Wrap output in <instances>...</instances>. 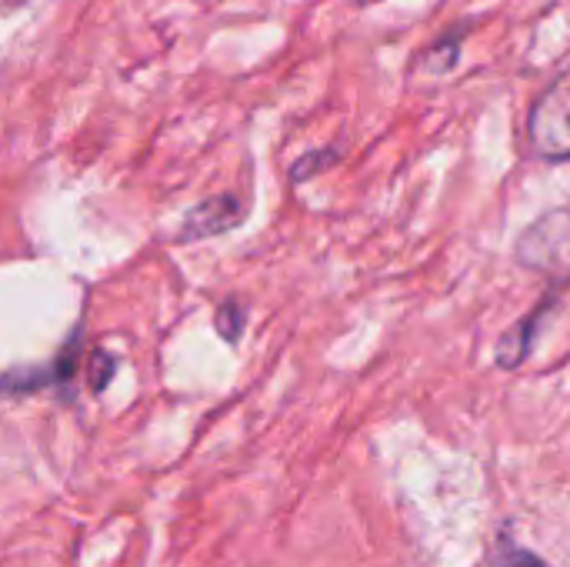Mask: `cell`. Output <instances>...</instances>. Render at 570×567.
Segmentation results:
<instances>
[{
    "mask_svg": "<svg viewBox=\"0 0 570 567\" xmlns=\"http://www.w3.org/2000/svg\"><path fill=\"white\" fill-rule=\"evenodd\" d=\"M361 3H374V0H361Z\"/></svg>",
    "mask_w": 570,
    "mask_h": 567,
    "instance_id": "obj_2",
    "label": "cell"
},
{
    "mask_svg": "<svg viewBox=\"0 0 570 567\" xmlns=\"http://www.w3.org/2000/svg\"><path fill=\"white\" fill-rule=\"evenodd\" d=\"M531 134L541 154L570 157V77L558 80L531 117Z\"/></svg>",
    "mask_w": 570,
    "mask_h": 567,
    "instance_id": "obj_1",
    "label": "cell"
}]
</instances>
